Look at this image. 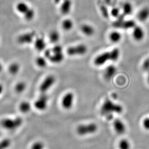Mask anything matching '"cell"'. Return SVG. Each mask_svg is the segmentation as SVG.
<instances>
[{
	"instance_id": "e0dca14e",
	"label": "cell",
	"mask_w": 149,
	"mask_h": 149,
	"mask_svg": "<svg viewBox=\"0 0 149 149\" xmlns=\"http://www.w3.org/2000/svg\"><path fill=\"white\" fill-rule=\"evenodd\" d=\"M149 17V8L144 7L140 10L138 14V19L140 22L146 21Z\"/></svg>"
},
{
	"instance_id": "277c9868",
	"label": "cell",
	"mask_w": 149,
	"mask_h": 149,
	"mask_svg": "<svg viewBox=\"0 0 149 149\" xmlns=\"http://www.w3.org/2000/svg\"><path fill=\"white\" fill-rule=\"evenodd\" d=\"M98 126L94 123L79 125L76 128V132L81 136L92 135L97 132Z\"/></svg>"
},
{
	"instance_id": "f1b7e54d",
	"label": "cell",
	"mask_w": 149,
	"mask_h": 149,
	"mask_svg": "<svg viewBox=\"0 0 149 149\" xmlns=\"http://www.w3.org/2000/svg\"><path fill=\"white\" fill-rule=\"evenodd\" d=\"M119 149H130V144L126 139H122L119 143Z\"/></svg>"
},
{
	"instance_id": "836d02e7",
	"label": "cell",
	"mask_w": 149,
	"mask_h": 149,
	"mask_svg": "<svg viewBox=\"0 0 149 149\" xmlns=\"http://www.w3.org/2000/svg\"><path fill=\"white\" fill-rule=\"evenodd\" d=\"M143 69L145 71H149V58L146 59L142 65Z\"/></svg>"
},
{
	"instance_id": "f546056e",
	"label": "cell",
	"mask_w": 149,
	"mask_h": 149,
	"mask_svg": "<svg viewBox=\"0 0 149 149\" xmlns=\"http://www.w3.org/2000/svg\"><path fill=\"white\" fill-rule=\"evenodd\" d=\"M11 145V142L8 139H5L0 142V149H7Z\"/></svg>"
},
{
	"instance_id": "30bf717a",
	"label": "cell",
	"mask_w": 149,
	"mask_h": 149,
	"mask_svg": "<svg viewBox=\"0 0 149 149\" xmlns=\"http://www.w3.org/2000/svg\"><path fill=\"white\" fill-rule=\"evenodd\" d=\"M114 26L117 28L128 29L134 28L135 27V22L133 20H129L124 21L123 20H118L114 23Z\"/></svg>"
},
{
	"instance_id": "4fadbf2b",
	"label": "cell",
	"mask_w": 149,
	"mask_h": 149,
	"mask_svg": "<svg viewBox=\"0 0 149 149\" xmlns=\"http://www.w3.org/2000/svg\"><path fill=\"white\" fill-rule=\"evenodd\" d=\"M34 47L36 51L41 52L45 49L46 47V43L44 39L41 37H39L34 40Z\"/></svg>"
},
{
	"instance_id": "cb8c5ba5",
	"label": "cell",
	"mask_w": 149,
	"mask_h": 149,
	"mask_svg": "<svg viewBox=\"0 0 149 149\" xmlns=\"http://www.w3.org/2000/svg\"><path fill=\"white\" fill-rule=\"evenodd\" d=\"M73 25L72 20L70 19H66L62 22V28L65 31H70L72 29Z\"/></svg>"
},
{
	"instance_id": "e575fe53",
	"label": "cell",
	"mask_w": 149,
	"mask_h": 149,
	"mask_svg": "<svg viewBox=\"0 0 149 149\" xmlns=\"http://www.w3.org/2000/svg\"><path fill=\"white\" fill-rule=\"evenodd\" d=\"M143 126L145 129L149 130V118L145 119L143 121Z\"/></svg>"
},
{
	"instance_id": "d6986e66",
	"label": "cell",
	"mask_w": 149,
	"mask_h": 149,
	"mask_svg": "<svg viewBox=\"0 0 149 149\" xmlns=\"http://www.w3.org/2000/svg\"><path fill=\"white\" fill-rule=\"evenodd\" d=\"M19 109L22 113H28L31 110V104L26 101L22 102L19 105Z\"/></svg>"
},
{
	"instance_id": "4dcf8cb0",
	"label": "cell",
	"mask_w": 149,
	"mask_h": 149,
	"mask_svg": "<svg viewBox=\"0 0 149 149\" xmlns=\"http://www.w3.org/2000/svg\"><path fill=\"white\" fill-rule=\"evenodd\" d=\"M31 149H44V144L40 141L34 142L31 145Z\"/></svg>"
},
{
	"instance_id": "4316f807",
	"label": "cell",
	"mask_w": 149,
	"mask_h": 149,
	"mask_svg": "<svg viewBox=\"0 0 149 149\" xmlns=\"http://www.w3.org/2000/svg\"><path fill=\"white\" fill-rule=\"evenodd\" d=\"M36 63L37 66L40 68H44L47 66V63L46 59L44 57H38L36 58Z\"/></svg>"
},
{
	"instance_id": "83f0119b",
	"label": "cell",
	"mask_w": 149,
	"mask_h": 149,
	"mask_svg": "<svg viewBox=\"0 0 149 149\" xmlns=\"http://www.w3.org/2000/svg\"><path fill=\"white\" fill-rule=\"evenodd\" d=\"M123 9L124 15H129L132 12V6L129 3H125L123 5Z\"/></svg>"
},
{
	"instance_id": "2e32d148",
	"label": "cell",
	"mask_w": 149,
	"mask_h": 149,
	"mask_svg": "<svg viewBox=\"0 0 149 149\" xmlns=\"http://www.w3.org/2000/svg\"><path fill=\"white\" fill-rule=\"evenodd\" d=\"M20 66L19 63L17 62H13L10 63L8 67V71L10 75H16L20 71Z\"/></svg>"
},
{
	"instance_id": "603a6c76",
	"label": "cell",
	"mask_w": 149,
	"mask_h": 149,
	"mask_svg": "<svg viewBox=\"0 0 149 149\" xmlns=\"http://www.w3.org/2000/svg\"><path fill=\"white\" fill-rule=\"evenodd\" d=\"M121 34L117 31H114L111 32L109 35V39L113 43H118L121 40Z\"/></svg>"
},
{
	"instance_id": "60d3db41",
	"label": "cell",
	"mask_w": 149,
	"mask_h": 149,
	"mask_svg": "<svg viewBox=\"0 0 149 149\" xmlns=\"http://www.w3.org/2000/svg\"></svg>"
},
{
	"instance_id": "7c38bea8",
	"label": "cell",
	"mask_w": 149,
	"mask_h": 149,
	"mask_svg": "<svg viewBox=\"0 0 149 149\" xmlns=\"http://www.w3.org/2000/svg\"><path fill=\"white\" fill-rule=\"evenodd\" d=\"M132 36L136 41H140L144 37V32L142 27L140 26H135L133 31Z\"/></svg>"
},
{
	"instance_id": "5b68a950",
	"label": "cell",
	"mask_w": 149,
	"mask_h": 149,
	"mask_svg": "<svg viewBox=\"0 0 149 149\" xmlns=\"http://www.w3.org/2000/svg\"><path fill=\"white\" fill-rule=\"evenodd\" d=\"M49 97L46 94H42L35 101L34 107L36 109L39 111H45L48 107Z\"/></svg>"
},
{
	"instance_id": "7a4b0ae2",
	"label": "cell",
	"mask_w": 149,
	"mask_h": 149,
	"mask_svg": "<svg viewBox=\"0 0 149 149\" xmlns=\"http://www.w3.org/2000/svg\"><path fill=\"white\" fill-rule=\"evenodd\" d=\"M120 54V50L115 48L110 52H104L97 56L94 60V63L96 66H101L109 61L115 62L118 60Z\"/></svg>"
},
{
	"instance_id": "484cf974",
	"label": "cell",
	"mask_w": 149,
	"mask_h": 149,
	"mask_svg": "<svg viewBox=\"0 0 149 149\" xmlns=\"http://www.w3.org/2000/svg\"><path fill=\"white\" fill-rule=\"evenodd\" d=\"M49 40L52 43H57L60 39V34L57 31H52L49 36Z\"/></svg>"
},
{
	"instance_id": "1f68e13d",
	"label": "cell",
	"mask_w": 149,
	"mask_h": 149,
	"mask_svg": "<svg viewBox=\"0 0 149 149\" xmlns=\"http://www.w3.org/2000/svg\"><path fill=\"white\" fill-rule=\"evenodd\" d=\"M63 48L60 45H55L51 50L52 53H59L63 52Z\"/></svg>"
},
{
	"instance_id": "d4e9b609",
	"label": "cell",
	"mask_w": 149,
	"mask_h": 149,
	"mask_svg": "<svg viewBox=\"0 0 149 149\" xmlns=\"http://www.w3.org/2000/svg\"><path fill=\"white\" fill-rule=\"evenodd\" d=\"M23 16L25 20L27 22H30L31 20H32L34 18L35 11L34 10V9L30 7L29 10L26 13H25Z\"/></svg>"
},
{
	"instance_id": "9a60e30c",
	"label": "cell",
	"mask_w": 149,
	"mask_h": 149,
	"mask_svg": "<svg viewBox=\"0 0 149 149\" xmlns=\"http://www.w3.org/2000/svg\"><path fill=\"white\" fill-rule=\"evenodd\" d=\"M116 72V68L114 65H111L108 66L105 70V78L107 80H110L115 74Z\"/></svg>"
},
{
	"instance_id": "ffe728a7",
	"label": "cell",
	"mask_w": 149,
	"mask_h": 149,
	"mask_svg": "<svg viewBox=\"0 0 149 149\" xmlns=\"http://www.w3.org/2000/svg\"><path fill=\"white\" fill-rule=\"evenodd\" d=\"M72 3L70 0H63L61 7V11L63 15H67L71 10Z\"/></svg>"
},
{
	"instance_id": "7402d4cb",
	"label": "cell",
	"mask_w": 149,
	"mask_h": 149,
	"mask_svg": "<svg viewBox=\"0 0 149 149\" xmlns=\"http://www.w3.org/2000/svg\"><path fill=\"white\" fill-rule=\"evenodd\" d=\"M26 88V84L24 82H19L16 83L14 89L17 94H22L24 92Z\"/></svg>"
},
{
	"instance_id": "5bb4252c",
	"label": "cell",
	"mask_w": 149,
	"mask_h": 149,
	"mask_svg": "<svg viewBox=\"0 0 149 149\" xmlns=\"http://www.w3.org/2000/svg\"><path fill=\"white\" fill-rule=\"evenodd\" d=\"M30 7L25 2H20L16 5V9L17 12L23 15L29 10Z\"/></svg>"
},
{
	"instance_id": "52a82bcc",
	"label": "cell",
	"mask_w": 149,
	"mask_h": 149,
	"mask_svg": "<svg viewBox=\"0 0 149 149\" xmlns=\"http://www.w3.org/2000/svg\"><path fill=\"white\" fill-rule=\"evenodd\" d=\"M87 47L84 44L77 45L76 46L71 47L67 50V53L68 55H82L85 54L87 51Z\"/></svg>"
},
{
	"instance_id": "44dd1931",
	"label": "cell",
	"mask_w": 149,
	"mask_h": 149,
	"mask_svg": "<svg viewBox=\"0 0 149 149\" xmlns=\"http://www.w3.org/2000/svg\"><path fill=\"white\" fill-rule=\"evenodd\" d=\"M81 31L83 34L87 36H92L94 33V29L90 25L84 24L81 27Z\"/></svg>"
},
{
	"instance_id": "8d00e7d4",
	"label": "cell",
	"mask_w": 149,
	"mask_h": 149,
	"mask_svg": "<svg viewBox=\"0 0 149 149\" xmlns=\"http://www.w3.org/2000/svg\"><path fill=\"white\" fill-rule=\"evenodd\" d=\"M3 91H4V87L3 85L0 83V95L3 93Z\"/></svg>"
},
{
	"instance_id": "ac0fdd59",
	"label": "cell",
	"mask_w": 149,
	"mask_h": 149,
	"mask_svg": "<svg viewBox=\"0 0 149 149\" xmlns=\"http://www.w3.org/2000/svg\"><path fill=\"white\" fill-rule=\"evenodd\" d=\"M65 56L63 52L59 53H52L49 59L52 63H59L63 61Z\"/></svg>"
},
{
	"instance_id": "d590c367",
	"label": "cell",
	"mask_w": 149,
	"mask_h": 149,
	"mask_svg": "<svg viewBox=\"0 0 149 149\" xmlns=\"http://www.w3.org/2000/svg\"><path fill=\"white\" fill-rule=\"evenodd\" d=\"M44 54H45V57L48 58H49V57H51V56L52 54V52L51 50L49 49H47L46 51H45L44 52Z\"/></svg>"
},
{
	"instance_id": "8fae6325",
	"label": "cell",
	"mask_w": 149,
	"mask_h": 149,
	"mask_svg": "<svg viewBox=\"0 0 149 149\" xmlns=\"http://www.w3.org/2000/svg\"><path fill=\"white\" fill-rule=\"evenodd\" d=\"M114 129L116 132L119 135H123L125 133L126 130V127L125 123L121 120L116 119L113 121Z\"/></svg>"
},
{
	"instance_id": "6da1fadb",
	"label": "cell",
	"mask_w": 149,
	"mask_h": 149,
	"mask_svg": "<svg viewBox=\"0 0 149 149\" xmlns=\"http://www.w3.org/2000/svg\"><path fill=\"white\" fill-rule=\"evenodd\" d=\"M123 108L120 105L114 103L111 100L107 99L105 100L100 109V113L108 120L113 118L114 114H121Z\"/></svg>"
},
{
	"instance_id": "ab89813d",
	"label": "cell",
	"mask_w": 149,
	"mask_h": 149,
	"mask_svg": "<svg viewBox=\"0 0 149 149\" xmlns=\"http://www.w3.org/2000/svg\"><path fill=\"white\" fill-rule=\"evenodd\" d=\"M148 83L149 84V76H148Z\"/></svg>"
},
{
	"instance_id": "8992f818",
	"label": "cell",
	"mask_w": 149,
	"mask_h": 149,
	"mask_svg": "<svg viewBox=\"0 0 149 149\" xmlns=\"http://www.w3.org/2000/svg\"><path fill=\"white\" fill-rule=\"evenodd\" d=\"M55 78L52 75L48 76L43 80L39 87V90L42 94H46L47 91L52 87L55 82Z\"/></svg>"
},
{
	"instance_id": "d6a6232c",
	"label": "cell",
	"mask_w": 149,
	"mask_h": 149,
	"mask_svg": "<svg viewBox=\"0 0 149 149\" xmlns=\"http://www.w3.org/2000/svg\"><path fill=\"white\" fill-rule=\"evenodd\" d=\"M111 14L112 17L118 18L120 15V10L118 8H114L111 11Z\"/></svg>"
},
{
	"instance_id": "74e56055",
	"label": "cell",
	"mask_w": 149,
	"mask_h": 149,
	"mask_svg": "<svg viewBox=\"0 0 149 149\" xmlns=\"http://www.w3.org/2000/svg\"><path fill=\"white\" fill-rule=\"evenodd\" d=\"M3 70V65H2V63L0 62V73L2 72Z\"/></svg>"
},
{
	"instance_id": "3957f363",
	"label": "cell",
	"mask_w": 149,
	"mask_h": 149,
	"mask_svg": "<svg viewBox=\"0 0 149 149\" xmlns=\"http://www.w3.org/2000/svg\"><path fill=\"white\" fill-rule=\"evenodd\" d=\"M23 119L20 117L15 118H4L0 121V125L6 130H16L22 126L23 124Z\"/></svg>"
},
{
	"instance_id": "ba28073f",
	"label": "cell",
	"mask_w": 149,
	"mask_h": 149,
	"mask_svg": "<svg viewBox=\"0 0 149 149\" xmlns=\"http://www.w3.org/2000/svg\"><path fill=\"white\" fill-rule=\"evenodd\" d=\"M74 101V94L71 92L66 93L63 96L61 101V105L62 107L66 110L71 109L73 106Z\"/></svg>"
},
{
	"instance_id": "f35d334b",
	"label": "cell",
	"mask_w": 149,
	"mask_h": 149,
	"mask_svg": "<svg viewBox=\"0 0 149 149\" xmlns=\"http://www.w3.org/2000/svg\"><path fill=\"white\" fill-rule=\"evenodd\" d=\"M61 0H54V2L56 3H60Z\"/></svg>"
},
{
	"instance_id": "9c48e42d",
	"label": "cell",
	"mask_w": 149,
	"mask_h": 149,
	"mask_svg": "<svg viewBox=\"0 0 149 149\" xmlns=\"http://www.w3.org/2000/svg\"><path fill=\"white\" fill-rule=\"evenodd\" d=\"M36 34L34 32H29L22 34L18 37L17 41L20 45L30 44L34 41Z\"/></svg>"
}]
</instances>
